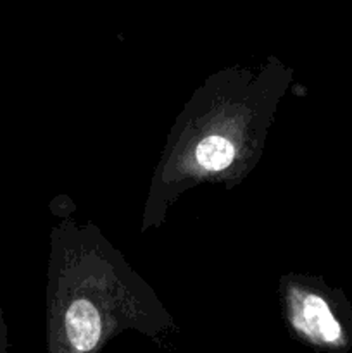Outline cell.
Wrapping results in <instances>:
<instances>
[{
	"mask_svg": "<svg viewBox=\"0 0 352 353\" xmlns=\"http://www.w3.org/2000/svg\"><path fill=\"white\" fill-rule=\"evenodd\" d=\"M292 69L269 57L261 69L226 68L206 79L176 117L148 188L144 231L202 183L231 188L257 164Z\"/></svg>",
	"mask_w": 352,
	"mask_h": 353,
	"instance_id": "cell-1",
	"label": "cell"
},
{
	"mask_svg": "<svg viewBox=\"0 0 352 353\" xmlns=\"http://www.w3.org/2000/svg\"><path fill=\"white\" fill-rule=\"evenodd\" d=\"M50 241L48 353H99L124 330L152 333L171 323L150 286L97 228L68 219Z\"/></svg>",
	"mask_w": 352,
	"mask_h": 353,
	"instance_id": "cell-2",
	"label": "cell"
},
{
	"mask_svg": "<svg viewBox=\"0 0 352 353\" xmlns=\"http://www.w3.org/2000/svg\"><path fill=\"white\" fill-rule=\"evenodd\" d=\"M280 300L286 327L300 343L326 353L351 350L352 307L340 290L316 276L285 274Z\"/></svg>",
	"mask_w": 352,
	"mask_h": 353,
	"instance_id": "cell-3",
	"label": "cell"
},
{
	"mask_svg": "<svg viewBox=\"0 0 352 353\" xmlns=\"http://www.w3.org/2000/svg\"><path fill=\"white\" fill-rule=\"evenodd\" d=\"M9 347V331H7L6 319H3V310L0 305V353H6Z\"/></svg>",
	"mask_w": 352,
	"mask_h": 353,
	"instance_id": "cell-4",
	"label": "cell"
}]
</instances>
